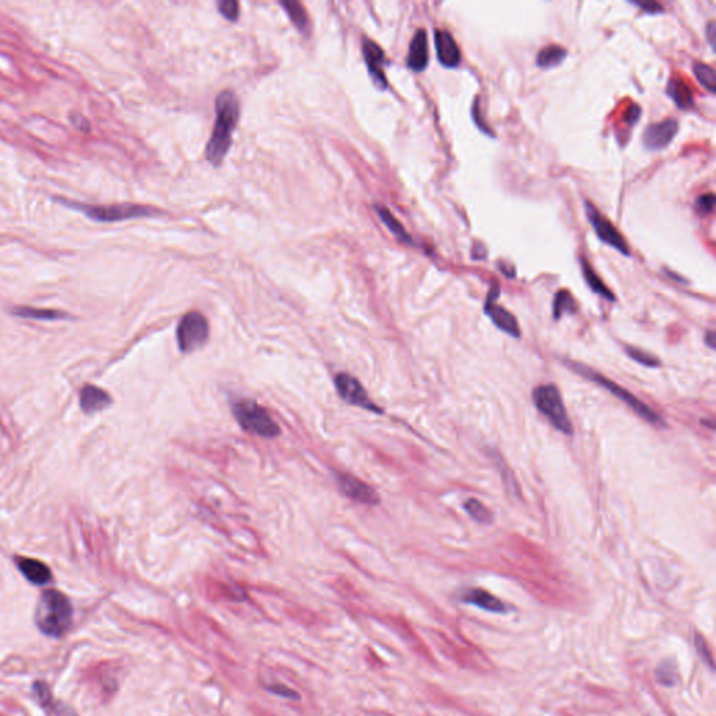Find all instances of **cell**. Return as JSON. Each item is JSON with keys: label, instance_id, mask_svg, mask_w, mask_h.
Segmentation results:
<instances>
[{"label": "cell", "instance_id": "10", "mask_svg": "<svg viewBox=\"0 0 716 716\" xmlns=\"http://www.w3.org/2000/svg\"><path fill=\"white\" fill-rule=\"evenodd\" d=\"M498 296H499V287H498L497 283H492V286L490 289V293H488V297H487V301L484 304V313L490 317V319L492 320V323L498 329H501L502 332L508 333L512 337H519L521 336V327L518 324V320L508 310L499 307L495 303Z\"/></svg>", "mask_w": 716, "mask_h": 716}, {"label": "cell", "instance_id": "11", "mask_svg": "<svg viewBox=\"0 0 716 716\" xmlns=\"http://www.w3.org/2000/svg\"><path fill=\"white\" fill-rule=\"evenodd\" d=\"M679 132V122L676 119H665L649 125L642 135V143L646 150L657 152L666 149Z\"/></svg>", "mask_w": 716, "mask_h": 716}, {"label": "cell", "instance_id": "29", "mask_svg": "<svg viewBox=\"0 0 716 716\" xmlns=\"http://www.w3.org/2000/svg\"><path fill=\"white\" fill-rule=\"evenodd\" d=\"M693 641H694V645H696L697 652H698L700 657L703 659V662L707 663L711 670H714V667H715L714 666V656H712V652H711L710 645L705 641V638L703 637L701 634H696Z\"/></svg>", "mask_w": 716, "mask_h": 716}, {"label": "cell", "instance_id": "13", "mask_svg": "<svg viewBox=\"0 0 716 716\" xmlns=\"http://www.w3.org/2000/svg\"><path fill=\"white\" fill-rule=\"evenodd\" d=\"M339 481V485H340V490L351 499L357 501V502H361V504H367V505H375L380 502V495L377 494V491L367 483H364L363 480H360L356 476H351V475H339L337 478Z\"/></svg>", "mask_w": 716, "mask_h": 716}, {"label": "cell", "instance_id": "8", "mask_svg": "<svg viewBox=\"0 0 716 716\" xmlns=\"http://www.w3.org/2000/svg\"><path fill=\"white\" fill-rule=\"evenodd\" d=\"M585 212H586V217H588L592 229L595 230L596 236L599 237L600 241H603L605 243L617 249L623 255H627V256L631 255L629 243L626 239L623 238L621 233L612 224V222L609 219L602 216L600 212L597 210V207L595 205H592L589 200L585 202Z\"/></svg>", "mask_w": 716, "mask_h": 716}, {"label": "cell", "instance_id": "31", "mask_svg": "<svg viewBox=\"0 0 716 716\" xmlns=\"http://www.w3.org/2000/svg\"><path fill=\"white\" fill-rule=\"evenodd\" d=\"M627 354L639 364L642 365H646V367H657L659 365V360L653 356H650L649 353H645L642 350H638V348H633V347H629L627 348Z\"/></svg>", "mask_w": 716, "mask_h": 716}, {"label": "cell", "instance_id": "36", "mask_svg": "<svg viewBox=\"0 0 716 716\" xmlns=\"http://www.w3.org/2000/svg\"><path fill=\"white\" fill-rule=\"evenodd\" d=\"M715 23H714V21H711V23L708 24V27H707V38H708V42H710V45H711V48H712V49L715 48Z\"/></svg>", "mask_w": 716, "mask_h": 716}, {"label": "cell", "instance_id": "22", "mask_svg": "<svg viewBox=\"0 0 716 716\" xmlns=\"http://www.w3.org/2000/svg\"><path fill=\"white\" fill-rule=\"evenodd\" d=\"M375 210L378 213V216L381 217V220L385 223V226L392 231V234H395V237L403 242V243H408L411 245L413 243V239L408 236V233L404 230V227L400 224V222L396 220V217L387 209V207H382V206H375Z\"/></svg>", "mask_w": 716, "mask_h": 716}, {"label": "cell", "instance_id": "3", "mask_svg": "<svg viewBox=\"0 0 716 716\" xmlns=\"http://www.w3.org/2000/svg\"><path fill=\"white\" fill-rule=\"evenodd\" d=\"M234 415L241 428L252 435L262 438H274L280 434V427L269 411L253 400H239L234 404Z\"/></svg>", "mask_w": 716, "mask_h": 716}, {"label": "cell", "instance_id": "26", "mask_svg": "<svg viewBox=\"0 0 716 716\" xmlns=\"http://www.w3.org/2000/svg\"><path fill=\"white\" fill-rule=\"evenodd\" d=\"M693 72L696 75V78L698 80V83L710 92H715L716 91V76L715 71L714 68H711L710 65H705V63H701V62H696L693 65Z\"/></svg>", "mask_w": 716, "mask_h": 716}, {"label": "cell", "instance_id": "23", "mask_svg": "<svg viewBox=\"0 0 716 716\" xmlns=\"http://www.w3.org/2000/svg\"><path fill=\"white\" fill-rule=\"evenodd\" d=\"M13 314L21 318L40 319V320H61L68 318L65 313L52 311V310H38L30 307H18L13 310Z\"/></svg>", "mask_w": 716, "mask_h": 716}, {"label": "cell", "instance_id": "35", "mask_svg": "<svg viewBox=\"0 0 716 716\" xmlns=\"http://www.w3.org/2000/svg\"><path fill=\"white\" fill-rule=\"evenodd\" d=\"M639 116H641V108H639L638 105H636V104H633V105L627 109L626 122H627L629 125H631V126H633V125H636V122H637L638 119H639Z\"/></svg>", "mask_w": 716, "mask_h": 716}, {"label": "cell", "instance_id": "18", "mask_svg": "<svg viewBox=\"0 0 716 716\" xmlns=\"http://www.w3.org/2000/svg\"><path fill=\"white\" fill-rule=\"evenodd\" d=\"M17 566L23 572V575L34 585H45L52 579L51 569L38 559L18 558Z\"/></svg>", "mask_w": 716, "mask_h": 716}, {"label": "cell", "instance_id": "16", "mask_svg": "<svg viewBox=\"0 0 716 716\" xmlns=\"http://www.w3.org/2000/svg\"><path fill=\"white\" fill-rule=\"evenodd\" d=\"M428 65V38L427 31L420 28L415 31L407 55V68L413 72H423Z\"/></svg>", "mask_w": 716, "mask_h": 716}, {"label": "cell", "instance_id": "30", "mask_svg": "<svg viewBox=\"0 0 716 716\" xmlns=\"http://www.w3.org/2000/svg\"><path fill=\"white\" fill-rule=\"evenodd\" d=\"M715 207V195L704 193L696 200V210L700 216H710Z\"/></svg>", "mask_w": 716, "mask_h": 716}, {"label": "cell", "instance_id": "12", "mask_svg": "<svg viewBox=\"0 0 716 716\" xmlns=\"http://www.w3.org/2000/svg\"><path fill=\"white\" fill-rule=\"evenodd\" d=\"M363 55L368 66V72L374 80V84L381 90L387 88L388 80L384 73V65L387 63V58L381 47L374 41L365 38L363 40Z\"/></svg>", "mask_w": 716, "mask_h": 716}, {"label": "cell", "instance_id": "37", "mask_svg": "<svg viewBox=\"0 0 716 716\" xmlns=\"http://www.w3.org/2000/svg\"><path fill=\"white\" fill-rule=\"evenodd\" d=\"M714 341H715V333H714V332H708L707 343H708V346H710L711 348H714V346H715V343H714Z\"/></svg>", "mask_w": 716, "mask_h": 716}, {"label": "cell", "instance_id": "34", "mask_svg": "<svg viewBox=\"0 0 716 716\" xmlns=\"http://www.w3.org/2000/svg\"><path fill=\"white\" fill-rule=\"evenodd\" d=\"M267 691L279 696V697H283V698H287V700H297L298 698V693L290 690L289 687H284V686H273V687H266Z\"/></svg>", "mask_w": 716, "mask_h": 716}, {"label": "cell", "instance_id": "5", "mask_svg": "<svg viewBox=\"0 0 716 716\" xmlns=\"http://www.w3.org/2000/svg\"><path fill=\"white\" fill-rule=\"evenodd\" d=\"M572 368L578 374L583 375L585 378H589V380L597 382L599 385H602L603 388H606L612 395H614L616 398L620 399L623 403H626L629 407H631V410H634L638 415L642 417L645 421H648L650 424H656V425L662 424V418H660V415L656 411H653L649 406H646L643 401H641L639 399L636 398L627 389H624L620 385L614 384L613 381L607 380L605 375H600V374L592 371L590 368H588V367H585L582 364H572Z\"/></svg>", "mask_w": 716, "mask_h": 716}, {"label": "cell", "instance_id": "21", "mask_svg": "<svg viewBox=\"0 0 716 716\" xmlns=\"http://www.w3.org/2000/svg\"><path fill=\"white\" fill-rule=\"evenodd\" d=\"M568 52L561 45H547L545 47L536 58V65L542 69H552L564 62Z\"/></svg>", "mask_w": 716, "mask_h": 716}, {"label": "cell", "instance_id": "28", "mask_svg": "<svg viewBox=\"0 0 716 716\" xmlns=\"http://www.w3.org/2000/svg\"><path fill=\"white\" fill-rule=\"evenodd\" d=\"M677 679H679V673H677L676 666L672 662L667 660V662H663L657 666L656 680L659 684L666 686V687H672L676 684Z\"/></svg>", "mask_w": 716, "mask_h": 716}, {"label": "cell", "instance_id": "15", "mask_svg": "<svg viewBox=\"0 0 716 716\" xmlns=\"http://www.w3.org/2000/svg\"><path fill=\"white\" fill-rule=\"evenodd\" d=\"M461 600L463 603H466V605L476 606V607L484 610V612L495 613V614H506V613H509L512 610V607H509L506 603L499 600L497 596H494L490 592H487L484 589H480V588L466 589L462 593Z\"/></svg>", "mask_w": 716, "mask_h": 716}, {"label": "cell", "instance_id": "24", "mask_svg": "<svg viewBox=\"0 0 716 716\" xmlns=\"http://www.w3.org/2000/svg\"><path fill=\"white\" fill-rule=\"evenodd\" d=\"M576 311H578V305H576V301L574 300V297L566 290H559L554 298V307H553L554 318L559 319L566 313L575 314Z\"/></svg>", "mask_w": 716, "mask_h": 716}, {"label": "cell", "instance_id": "25", "mask_svg": "<svg viewBox=\"0 0 716 716\" xmlns=\"http://www.w3.org/2000/svg\"><path fill=\"white\" fill-rule=\"evenodd\" d=\"M280 4L284 7V10L287 11L289 17L293 20V23L296 24V27L300 31H305L308 28V16H307L305 8L300 3H297V1H280Z\"/></svg>", "mask_w": 716, "mask_h": 716}, {"label": "cell", "instance_id": "20", "mask_svg": "<svg viewBox=\"0 0 716 716\" xmlns=\"http://www.w3.org/2000/svg\"><path fill=\"white\" fill-rule=\"evenodd\" d=\"M581 267H582V274L585 277V281L588 283V286L590 287V290L599 296H602L603 298L609 300V301H614V296L613 293L609 290V287L602 281V279L597 276V273L593 270V267L589 265V262L582 256L581 257Z\"/></svg>", "mask_w": 716, "mask_h": 716}, {"label": "cell", "instance_id": "17", "mask_svg": "<svg viewBox=\"0 0 716 716\" xmlns=\"http://www.w3.org/2000/svg\"><path fill=\"white\" fill-rule=\"evenodd\" d=\"M112 403L111 396L101 388L94 385H87L81 389L80 394V407L84 413L92 414L107 408Z\"/></svg>", "mask_w": 716, "mask_h": 716}, {"label": "cell", "instance_id": "19", "mask_svg": "<svg viewBox=\"0 0 716 716\" xmlns=\"http://www.w3.org/2000/svg\"><path fill=\"white\" fill-rule=\"evenodd\" d=\"M666 92L680 109H690L694 105L693 91L683 79L673 78L669 80Z\"/></svg>", "mask_w": 716, "mask_h": 716}, {"label": "cell", "instance_id": "33", "mask_svg": "<svg viewBox=\"0 0 716 716\" xmlns=\"http://www.w3.org/2000/svg\"><path fill=\"white\" fill-rule=\"evenodd\" d=\"M630 4L642 8L645 13H649V14H660L663 13V6L657 1H630Z\"/></svg>", "mask_w": 716, "mask_h": 716}, {"label": "cell", "instance_id": "7", "mask_svg": "<svg viewBox=\"0 0 716 716\" xmlns=\"http://www.w3.org/2000/svg\"><path fill=\"white\" fill-rule=\"evenodd\" d=\"M69 206L81 210L84 214L95 222L114 223L136 217H146L153 214V209L139 205H112V206H88L80 203H69Z\"/></svg>", "mask_w": 716, "mask_h": 716}, {"label": "cell", "instance_id": "6", "mask_svg": "<svg viewBox=\"0 0 716 716\" xmlns=\"http://www.w3.org/2000/svg\"><path fill=\"white\" fill-rule=\"evenodd\" d=\"M210 327L209 322L198 311L188 313L181 319L176 329V340L179 350L185 354L202 348L209 340Z\"/></svg>", "mask_w": 716, "mask_h": 716}, {"label": "cell", "instance_id": "32", "mask_svg": "<svg viewBox=\"0 0 716 716\" xmlns=\"http://www.w3.org/2000/svg\"><path fill=\"white\" fill-rule=\"evenodd\" d=\"M217 7H219L220 13H222V14H223L227 20L236 21V20L238 18V1H234V0H224V1H219V3H217Z\"/></svg>", "mask_w": 716, "mask_h": 716}, {"label": "cell", "instance_id": "27", "mask_svg": "<svg viewBox=\"0 0 716 716\" xmlns=\"http://www.w3.org/2000/svg\"><path fill=\"white\" fill-rule=\"evenodd\" d=\"M463 506L466 512L478 523L488 525L492 522V514L490 512V509L476 498H469Z\"/></svg>", "mask_w": 716, "mask_h": 716}, {"label": "cell", "instance_id": "4", "mask_svg": "<svg viewBox=\"0 0 716 716\" xmlns=\"http://www.w3.org/2000/svg\"><path fill=\"white\" fill-rule=\"evenodd\" d=\"M533 403L536 408L564 434H572V424L565 410L561 394L556 385H540L533 391Z\"/></svg>", "mask_w": 716, "mask_h": 716}, {"label": "cell", "instance_id": "2", "mask_svg": "<svg viewBox=\"0 0 716 716\" xmlns=\"http://www.w3.org/2000/svg\"><path fill=\"white\" fill-rule=\"evenodd\" d=\"M72 605L69 599L54 589L45 590L35 610L37 627L49 637H62L72 626Z\"/></svg>", "mask_w": 716, "mask_h": 716}, {"label": "cell", "instance_id": "9", "mask_svg": "<svg viewBox=\"0 0 716 716\" xmlns=\"http://www.w3.org/2000/svg\"><path fill=\"white\" fill-rule=\"evenodd\" d=\"M334 385L339 396L351 406H357L360 408H365L375 413H382V410L370 399L363 384L347 372H339L334 378Z\"/></svg>", "mask_w": 716, "mask_h": 716}, {"label": "cell", "instance_id": "14", "mask_svg": "<svg viewBox=\"0 0 716 716\" xmlns=\"http://www.w3.org/2000/svg\"><path fill=\"white\" fill-rule=\"evenodd\" d=\"M434 41L439 63L448 69L458 68L462 61V54L452 34L445 30H435Z\"/></svg>", "mask_w": 716, "mask_h": 716}, {"label": "cell", "instance_id": "1", "mask_svg": "<svg viewBox=\"0 0 716 716\" xmlns=\"http://www.w3.org/2000/svg\"><path fill=\"white\" fill-rule=\"evenodd\" d=\"M239 118L238 97L233 91H223L216 98V122L210 140L206 146V159L220 165L226 157Z\"/></svg>", "mask_w": 716, "mask_h": 716}]
</instances>
